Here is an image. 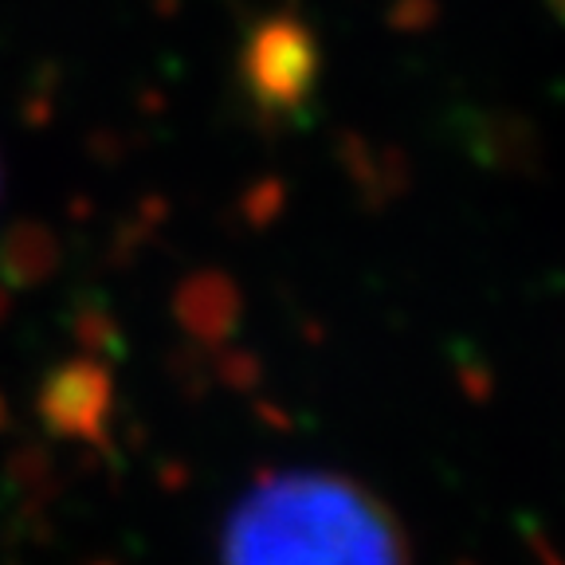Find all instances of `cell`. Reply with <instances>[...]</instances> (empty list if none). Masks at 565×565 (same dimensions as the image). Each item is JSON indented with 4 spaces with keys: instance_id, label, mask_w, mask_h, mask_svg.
<instances>
[{
    "instance_id": "6da1fadb",
    "label": "cell",
    "mask_w": 565,
    "mask_h": 565,
    "mask_svg": "<svg viewBox=\"0 0 565 565\" xmlns=\"http://www.w3.org/2000/svg\"><path fill=\"white\" fill-rule=\"evenodd\" d=\"M224 565H405V542L345 479L279 476L232 514Z\"/></svg>"
}]
</instances>
